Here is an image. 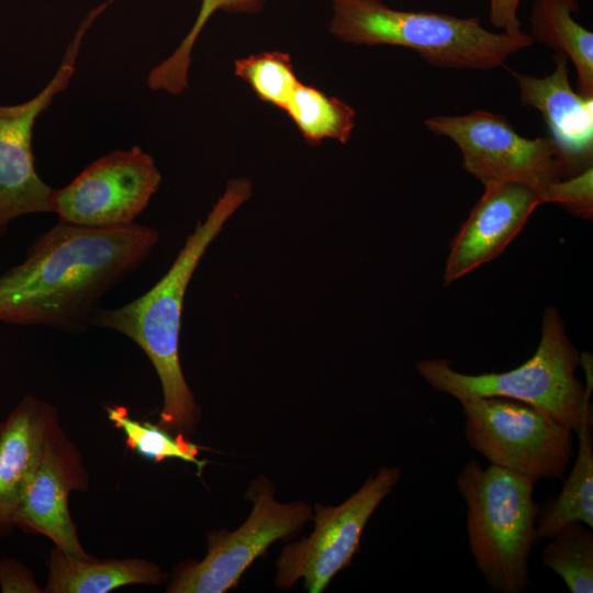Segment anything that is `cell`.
<instances>
[{"label":"cell","instance_id":"obj_21","mask_svg":"<svg viewBox=\"0 0 593 593\" xmlns=\"http://www.w3.org/2000/svg\"><path fill=\"white\" fill-rule=\"evenodd\" d=\"M544 548L542 566L556 573L571 593L593 592V534L572 522L563 526Z\"/></svg>","mask_w":593,"mask_h":593},{"label":"cell","instance_id":"obj_23","mask_svg":"<svg viewBox=\"0 0 593 593\" xmlns=\"http://www.w3.org/2000/svg\"><path fill=\"white\" fill-rule=\"evenodd\" d=\"M234 72L261 101L282 111L300 83L290 55L280 51L238 58L234 63Z\"/></svg>","mask_w":593,"mask_h":593},{"label":"cell","instance_id":"obj_20","mask_svg":"<svg viewBox=\"0 0 593 593\" xmlns=\"http://www.w3.org/2000/svg\"><path fill=\"white\" fill-rule=\"evenodd\" d=\"M268 0H202L198 16L188 34L174 53L157 66L147 77V85L154 91L178 96L188 87L189 68L193 46L212 14L216 11L227 13L255 14L260 12Z\"/></svg>","mask_w":593,"mask_h":593},{"label":"cell","instance_id":"obj_14","mask_svg":"<svg viewBox=\"0 0 593 593\" xmlns=\"http://www.w3.org/2000/svg\"><path fill=\"white\" fill-rule=\"evenodd\" d=\"M552 59L555 70L542 78L510 71L521 103L541 113L569 178L593 167V97L572 89L564 55L556 53Z\"/></svg>","mask_w":593,"mask_h":593},{"label":"cell","instance_id":"obj_5","mask_svg":"<svg viewBox=\"0 0 593 593\" xmlns=\"http://www.w3.org/2000/svg\"><path fill=\"white\" fill-rule=\"evenodd\" d=\"M534 483L478 460L468 461L456 478L467 506L468 542L489 589L522 593L532 585L528 561L535 546L540 503Z\"/></svg>","mask_w":593,"mask_h":593},{"label":"cell","instance_id":"obj_3","mask_svg":"<svg viewBox=\"0 0 593 593\" xmlns=\"http://www.w3.org/2000/svg\"><path fill=\"white\" fill-rule=\"evenodd\" d=\"M416 370L432 388L458 401L474 396L516 400L548 414L574 433L585 422L593 423L592 356L580 353L568 338L563 320L553 306L545 310L536 351L512 370L462 373L447 359L421 360Z\"/></svg>","mask_w":593,"mask_h":593},{"label":"cell","instance_id":"obj_6","mask_svg":"<svg viewBox=\"0 0 593 593\" xmlns=\"http://www.w3.org/2000/svg\"><path fill=\"white\" fill-rule=\"evenodd\" d=\"M459 402L468 444L491 465L534 484L562 478L574 455L570 427L512 399L474 396Z\"/></svg>","mask_w":593,"mask_h":593},{"label":"cell","instance_id":"obj_8","mask_svg":"<svg viewBox=\"0 0 593 593\" xmlns=\"http://www.w3.org/2000/svg\"><path fill=\"white\" fill-rule=\"evenodd\" d=\"M113 1L107 0L85 16L57 71L38 93L23 103L0 104V239L15 219L51 212L54 188L35 169L32 143L35 122L68 87L88 30Z\"/></svg>","mask_w":593,"mask_h":593},{"label":"cell","instance_id":"obj_12","mask_svg":"<svg viewBox=\"0 0 593 593\" xmlns=\"http://www.w3.org/2000/svg\"><path fill=\"white\" fill-rule=\"evenodd\" d=\"M87 483L79 451L56 423L48 432L40 462L15 511L14 526L46 536L69 556L92 559L79 542L68 510L69 493L86 489Z\"/></svg>","mask_w":593,"mask_h":593},{"label":"cell","instance_id":"obj_11","mask_svg":"<svg viewBox=\"0 0 593 593\" xmlns=\"http://www.w3.org/2000/svg\"><path fill=\"white\" fill-rule=\"evenodd\" d=\"M161 182L154 158L141 147L113 150L88 165L66 187L54 189L58 221L91 227L135 222Z\"/></svg>","mask_w":593,"mask_h":593},{"label":"cell","instance_id":"obj_2","mask_svg":"<svg viewBox=\"0 0 593 593\" xmlns=\"http://www.w3.org/2000/svg\"><path fill=\"white\" fill-rule=\"evenodd\" d=\"M251 193L249 180H230L204 221L199 222L187 236L167 272L141 296L119 307H98L91 318V326L128 337L150 360L164 399L158 425L168 432L191 434L200 415L179 358L181 316L188 284L206 248Z\"/></svg>","mask_w":593,"mask_h":593},{"label":"cell","instance_id":"obj_4","mask_svg":"<svg viewBox=\"0 0 593 593\" xmlns=\"http://www.w3.org/2000/svg\"><path fill=\"white\" fill-rule=\"evenodd\" d=\"M329 32L354 45L411 48L436 67L490 70L533 45L523 31L492 32L478 18L403 11L383 0H332Z\"/></svg>","mask_w":593,"mask_h":593},{"label":"cell","instance_id":"obj_22","mask_svg":"<svg viewBox=\"0 0 593 593\" xmlns=\"http://www.w3.org/2000/svg\"><path fill=\"white\" fill-rule=\"evenodd\" d=\"M109 419L125 435L126 446L139 456L154 461L180 459L192 462L201 473L205 460H199L200 447L187 440L183 434L171 435L170 432L148 422L133 419L124 406H107Z\"/></svg>","mask_w":593,"mask_h":593},{"label":"cell","instance_id":"obj_1","mask_svg":"<svg viewBox=\"0 0 593 593\" xmlns=\"http://www.w3.org/2000/svg\"><path fill=\"white\" fill-rule=\"evenodd\" d=\"M159 239L147 225L58 221L0 275V322L85 333L101 298L136 271Z\"/></svg>","mask_w":593,"mask_h":593},{"label":"cell","instance_id":"obj_16","mask_svg":"<svg viewBox=\"0 0 593 593\" xmlns=\"http://www.w3.org/2000/svg\"><path fill=\"white\" fill-rule=\"evenodd\" d=\"M45 592L107 593L127 584H158L166 575L146 560L97 561L69 556L58 548L49 557Z\"/></svg>","mask_w":593,"mask_h":593},{"label":"cell","instance_id":"obj_10","mask_svg":"<svg viewBox=\"0 0 593 593\" xmlns=\"http://www.w3.org/2000/svg\"><path fill=\"white\" fill-rule=\"evenodd\" d=\"M253 511L234 532L221 529L208 535L203 560L184 564L168 586L171 593H223L234 588L242 574L276 540L294 535L311 517L303 502L279 503L272 485L257 479L247 495Z\"/></svg>","mask_w":593,"mask_h":593},{"label":"cell","instance_id":"obj_7","mask_svg":"<svg viewBox=\"0 0 593 593\" xmlns=\"http://www.w3.org/2000/svg\"><path fill=\"white\" fill-rule=\"evenodd\" d=\"M425 126L457 145L463 169L484 187L515 182L536 191L566 178L549 136L526 138L501 114L475 110L465 115H438L428 118Z\"/></svg>","mask_w":593,"mask_h":593},{"label":"cell","instance_id":"obj_24","mask_svg":"<svg viewBox=\"0 0 593 593\" xmlns=\"http://www.w3.org/2000/svg\"><path fill=\"white\" fill-rule=\"evenodd\" d=\"M540 203H556L571 214L591 220L593 216V167L585 171L542 186L536 190Z\"/></svg>","mask_w":593,"mask_h":593},{"label":"cell","instance_id":"obj_19","mask_svg":"<svg viewBox=\"0 0 593 593\" xmlns=\"http://www.w3.org/2000/svg\"><path fill=\"white\" fill-rule=\"evenodd\" d=\"M284 111L312 146L326 138L346 143L356 123L353 107L301 81Z\"/></svg>","mask_w":593,"mask_h":593},{"label":"cell","instance_id":"obj_18","mask_svg":"<svg viewBox=\"0 0 593 593\" xmlns=\"http://www.w3.org/2000/svg\"><path fill=\"white\" fill-rule=\"evenodd\" d=\"M593 423L585 422L579 429L577 457L560 493L548 497L539 506L535 545L552 538L563 526L581 522L593 527Z\"/></svg>","mask_w":593,"mask_h":593},{"label":"cell","instance_id":"obj_25","mask_svg":"<svg viewBox=\"0 0 593 593\" xmlns=\"http://www.w3.org/2000/svg\"><path fill=\"white\" fill-rule=\"evenodd\" d=\"M2 592H40L27 569L13 559L0 561Z\"/></svg>","mask_w":593,"mask_h":593},{"label":"cell","instance_id":"obj_17","mask_svg":"<svg viewBox=\"0 0 593 593\" xmlns=\"http://www.w3.org/2000/svg\"><path fill=\"white\" fill-rule=\"evenodd\" d=\"M578 10L577 0H534L530 36L571 59L578 92L593 97V33L572 18Z\"/></svg>","mask_w":593,"mask_h":593},{"label":"cell","instance_id":"obj_15","mask_svg":"<svg viewBox=\"0 0 593 593\" xmlns=\"http://www.w3.org/2000/svg\"><path fill=\"white\" fill-rule=\"evenodd\" d=\"M56 410L25 395L0 424V536L13 526V516L40 462Z\"/></svg>","mask_w":593,"mask_h":593},{"label":"cell","instance_id":"obj_26","mask_svg":"<svg viewBox=\"0 0 593 593\" xmlns=\"http://www.w3.org/2000/svg\"><path fill=\"white\" fill-rule=\"evenodd\" d=\"M490 22L501 32H521V21L517 16V8L521 0H489Z\"/></svg>","mask_w":593,"mask_h":593},{"label":"cell","instance_id":"obj_13","mask_svg":"<svg viewBox=\"0 0 593 593\" xmlns=\"http://www.w3.org/2000/svg\"><path fill=\"white\" fill-rule=\"evenodd\" d=\"M540 204L537 192L522 183L484 187V193L450 243L444 286L499 257Z\"/></svg>","mask_w":593,"mask_h":593},{"label":"cell","instance_id":"obj_9","mask_svg":"<svg viewBox=\"0 0 593 593\" xmlns=\"http://www.w3.org/2000/svg\"><path fill=\"white\" fill-rule=\"evenodd\" d=\"M400 478V468L384 466L340 505L317 504L312 534L282 549L277 560V585L289 589L303 579L310 593L323 592L336 573L350 564L369 518Z\"/></svg>","mask_w":593,"mask_h":593}]
</instances>
